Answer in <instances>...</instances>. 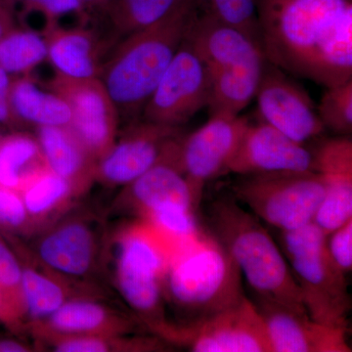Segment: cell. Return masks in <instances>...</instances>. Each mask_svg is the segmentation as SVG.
Returning a JSON list of instances; mask_svg holds the SVG:
<instances>
[{"label":"cell","instance_id":"ab89813d","mask_svg":"<svg viewBox=\"0 0 352 352\" xmlns=\"http://www.w3.org/2000/svg\"><path fill=\"white\" fill-rule=\"evenodd\" d=\"M85 8L90 6H100L103 3L104 0H80Z\"/></svg>","mask_w":352,"mask_h":352},{"label":"cell","instance_id":"f1b7e54d","mask_svg":"<svg viewBox=\"0 0 352 352\" xmlns=\"http://www.w3.org/2000/svg\"><path fill=\"white\" fill-rule=\"evenodd\" d=\"M22 295L25 311L34 320L41 321L68 302L69 289L61 279L27 267L23 270Z\"/></svg>","mask_w":352,"mask_h":352},{"label":"cell","instance_id":"7402d4cb","mask_svg":"<svg viewBox=\"0 0 352 352\" xmlns=\"http://www.w3.org/2000/svg\"><path fill=\"white\" fill-rule=\"evenodd\" d=\"M132 328V321L99 303L75 300L65 302L38 329L46 336L122 337Z\"/></svg>","mask_w":352,"mask_h":352},{"label":"cell","instance_id":"83f0119b","mask_svg":"<svg viewBox=\"0 0 352 352\" xmlns=\"http://www.w3.org/2000/svg\"><path fill=\"white\" fill-rule=\"evenodd\" d=\"M46 59L45 38L34 30L12 28L0 38V68L9 75L29 76Z\"/></svg>","mask_w":352,"mask_h":352},{"label":"cell","instance_id":"60d3db41","mask_svg":"<svg viewBox=\"0 0 352 352\" xmlns=\"http://www.w3.org/2000/svg\"><path fill=\"white\" fill-rule=\"evenodd\" d=\"M2 305V294L0 293V308H1Z\"/></svg>","mask_w":352,"mask_h":352},{"label":"cell","instance_id":"5b68a950","mask_svg":"<svg viewBox=\"0 0 352 352\" xmlns=\"http://www.w3.org/2000/svg\"><path fill=\"white\" fill-rule=\"evenodd\" d=\"M327 235L314 222L281 232V250L314 320L349 328L351 302L346 275L329 256Z\"/></svg>","mask_w":352,"mask_h":352},{"label":"cell","instance_id":"d590c367","mask_svg":"<svg viewBox=\"0 0 352 352\" xmlns=\"http://www.w3.org/2000/svg\"><path fill=\"white\" fill-rule=\"evenodd\" d=\"M27 210L18 192L0 186V226L18 228L28 222Z\"/></svg>","mask_w":352,"mask_h":352},{"label":"cell","instance_id":"8fae6325","mask_svg":"<svg viewBox=\"0 0 352 352\" xmlns=\"http://www.w3.org/2000/svg\"><path fill=\"white\" fill-rule=\"evenodd\" d=\"M249 120L240 116H212L203 126L178 141L173 164L201 201L206 184L226 173Z\"/></svg>","mask_w":352,"mask_h":352},{"label":"cell","instance_id":"cb8c5ba5","mask_svg":"<svg viewBox=\"0 0 352 352\" xmlns=\"http://www.w3.org/2000/svg\"><path fill=\"white\" fill-rule=\"evenodd\" d=\"M48 168L36 138L25 133L0 138V186L18 192Z\"/></svg>","mask_w":352,"mask_h":352},{"label":"cell","instance_id":"484cf974","mask_svg":"<svg viewBox=\"0 0 352 352\" xmlns=\"http://www.w3.org/2000/svg\"><path fill=\"white\" fill-rule=\"evenodd\" d=\"M263 69H228L210 73V115L239 116L256 97Z\"/></svg>","mask_w":352,"mask_h":352},{"label":"cell","instance_id":"8d00e7d4","mask_svg":"<svg viewBox=\"0 0 352 352\" xmlns=\"http://www.w3.org/2000/svg\"><path fill=\"white\" fill-rule=\"evenodd\" d=\"M10 75L2 68H0V122H13L14 118L9 104V92L11 87Z\"/></svg>","mask_w":352,"mask_h":352},{"label":"cell","instance_id":"f35d334b","mask_svg":"<svg viewBox=\"0 0 352 352\" xmlns=\"http://www.w3.org/2000/svg\"><path fill=\"white\" fill-rule=\"evenodd\" d=\"M29 351L27 346L15 340H2L0 342V352H25Z\"/></svg>","mask_w":352,"mask_h":352},{"label":"cell","instance_id":"d6986e66","mask_svg":"<svg viewBox=\"0 0 352 352\" xmlns=\"http://www.w3.org/2000/svg\"><path fill=\"white\" fill-rule=\"evenodd\" d=\"M96 235L87 222L67 219L43 234L38 244V256L50 270L66 277H82L96 261Z\"/></svg>","mask_w":352,"mask_h":352},{"label":"cell","instance_id":"52a82bcc","mask_svg":"<svg viewBox=\"0 0 352 352\" xmlns=\"http://www.w3.org/2000/svg\"><path fill=\"white\" fill-rule=\"evenodd\" d=\"M155 333L194 352H273L263 317L247 296L200 320L168 321Z\"/></svg>","mask_w":352,"mask_h":352},{"label":"cell","instance_id":"74e56055","mask_svg":"<svg viewBox=\"0 0 352 352\" xmlns=\"http://www.w3.org/2000/svg\"><path fill=\"white\" fill-rule=\"evenodd\" d=\"M12 28V18H11L10 9L6 4V6L0 7V38Z\"/></svg>","mask_w":352,"mask_h":352},{"label":"cell","instance_id":"ac0fdd59","mask_svg":"<svg viewBox=\"0 0 352 352\" xmlns=\"http://www.w3.org/2000/svg\"><path fill=\"white\" fill-rule=\"evenodd\" d=\"M124 198L127 207L144 219L166 208L196 212L201 204L185 176L170 161L156 164L127 184Z\"/></svg>","mask_w":352,"mask_h":352},{"label":"cell","instance_id":"8992f818","mask_svg":"<svg viewBox=\"0 0 352 352\" xmlns=\"http://www.w3.org/2000/svg\"><path fill=\"white\" fill-rule=\"evenodd\" d=\"M231 195L261 221L280 232L314 222L325 197V184L315 170L241 175Z\"/></svg>","mask_w":352,"mask_h":352},{"label":"cell","instance_id":"9c48e42d","mask_svg":"<svg viewBox=\"0 0 352 352\" xmlns=\"http://www.w3.org/2000/svg\"><path fill=\"white\" fill-rule=\"evenodd\" d=\"M212 76L185 38L143 108V120L180 127L208 107Z\"/></svg>","mask_w":352,"mask_h":352},{"label":"cell","instance_id":"7a4b0ae2","mask_svg":"<svg viewBox=\"0 0 352 352\" xmlns=\"http://www.w3.org/2000/svg\"><path fill=\"white\" fill-rule=\"evenodd\" d=\"M198 12L199 0H189L168 17L113 46L98 78L112 98L120 120L142 112Z\"/></svg>","mask_w":352,"mask_h":352},{"label":"cell","instance_id":"e575fe53","mask_svg":"<svg viewBox=\"0 0 352 352\" xmlns=\"http://www.w3.org/2000/svg\"><path fill=\"white\" fill-rule=\"evenodd\" d=\"M8 4L19 1L25 11H38L46 18L45 29L57 25V21L69 14H82L85 6L80 0H6ZM44 29V30H45Z\"/></svg>","mask_w":352,"mask_h":352},{"label":"cell","instance_id":"4316f807","mask_svg":"<svg viewBox=\"0 0 352 352\" xmlns=\"http://www.w3.org/2000/svg\"><path fill=\"white\" fill-rule=\"evenodd\" d=\"M19 194L28 217L41 220L64 207L76 191L71 183L46 168L25 183Z\"/></svg>","mask_w":352,"mask_h":352},{"label":"cell","instance_id":"7c38bea8","mask_svg":"<svg viewBox=\"0 0 352 352\" xmlns=\"http://www.w3.org/2000/svg\"><path fill=\"white\" fill-rule=\"evenodd\" d=\"M180 138V127L144 120L133 122L97 162L95 178L113 186H126L156 164L171 161Z\"/></svg>","mask_w":352,"mask_h":352},{"label":"cell","instance_id":"44dd1931","mask_svg":"<svg viewBox=\"0 0 352 352\" xmlns=\"http://www.w3.org/2000/svg\"><path fill=\"white\" fill-rule=\"evenodd\" d=\"M36 129V139L48 168L71 183L76 193L87 188L96 175V159L68 126Z\"/></svg>","mask_w":352,"mask_h":352},{"label":"cell","instance_id":"277c9868","mask_svg":"<svg viewBox=\"0 0 352 352\" xmlns=\"http://www.w3.org/2000/svg\"><path fill=\"white\" fill-rule=\"evenodd\" d=\"M242 274L214 239L176 256L166 265L164 291L189 323L231 307L245 298Z\"/></svg>","mask_w":352,"mask_h":352},{"label":"cell","instance_id":"f546056e","mask_svg":"<svg viewBox=\"0 0 352 352\" xmlns=\"http://www.w3.org/2000/svg\"><path fill=\"white\" fill-rule=\"evenodd\" d=\"M55 351L105 352L162 351L164 346L152 338L105 337V336H46Z\"/></svg>","mask_w":352,"mask_h":352},{"label":"cell","instance_id":"603a6c76","mask_svg":"<svg viewBox=\"0 0 352 352\" xmlns=\"http://www.w3.org/2000/svg\"><path fill=\"white\" fill-rule=\"evenodd\" d=\"M9 104L14 120L39 126H66L71 122L68 104L47 88H41L31 76L11 82Z\"/></svg>","mask_w":352,"mask_h":352},{"label":"cell","instance_id":"3957f363","mask_svg":"<svg viewBox=\"0 0 352 352\" xmlns=\"http://www.w3.org/2000/svg\"><path fill=\"white\" fill-rule=\"evenodd\" d=\"M207 217L212 239L232 258L256 300L307 312L281 248L258 217L232 195L210 201Z\"/></svg>","mask_w":352,"mask_h":352},{"label":"cell","instance_id":"4fadbf2b","mask_svg":"<svg viewBox=\"0 0 352 352\" xmlns=\"http://www.w3.org/2000/svg\"><path fill=\"white\" fill-rule=\"evenodd\" d=\"M256 97L263 122L300 144L325 129L307 91L268 61Z\"/></svg>","mask_w":352,"mask_h":352},{"label":"cell","instance_id":"1f68e13d","mask_svg":"<svg viewBox=\"0 0 352 352\" xmlns=\"http://www.w3.org/2000/svg\"><path fill=\"white\" fill-rule=\"evenodd\" d=\"M317 113L324 129H329L340 136L351 135L352 80L326 88Z\"/></svg>","mask_w":352,"mask_h":352},{"label":"cell","instance_id":"ffe728a7","mask_svg":"<svg viewBox=\"0 0 352 352\" xmlns=\"http://www.w3.org/2000/svg\"><path fill=\"white\" fill-rule=\"evenodd\" d=\"M47 59L58 74L75 78H98L107 41L85 28L52 25L43 32Z\"/></svg>","mask_w":352,"mask_h":352},{"label":"cell","instance_id":"836d02e7","mask_svg":"<svg viewBox=\"0 0 352 352\" xmlns=\"http://www.w3.org/2000/svg\"><path fill=\"white\" fill-rule=\"evenodd\" d=\"M327 250L333 263L347 275L352 270V219L327 235Z\"/></svg>","mask_w":352,"mask_h":352},{"label":"cell","instance_id":"d4e9b609","mask_svg":"<svg viewBox=\"0 0 352 352\" xmlns=\"http://www.w3.org/2000/svg\"><path fill=\"white\" fill-rule=\"evenodd\" d=\"M189 0H104L100 6L116 41L156 24Z\"/></svg>","mask_w":352,"mask_h":352},{"label":"cell","instance_id":"e0dca14e","mask_svg":"<svg viewBox=\"0 0 352 352\" xmlns=\"http://www.w3.org/2000/svg\"><path fill=\"white\" fill-rule=\"evenodd\" d=\"M314 156V170L325 184V197L315 215L326 235L352 219V140L340 136L324 141Z\"/></svg>","mask_w":352,"mask_h":352},{"label":"cell","instance_id":"9a60e30c","mask_svg":"<svg viewBox=\"0 0 352 352\" xmlns=\"http://www.w3.org/2000/svg\"><path fill=\"white\" fill-rule=\"evenodd\" d=\"M254 305L263 317L273 352H351L349 328L326 325L307 312L263 300Z\"/></svg>","mask_w":352,"mask_h":352},{"label":"cell","instance_id":"5bb4252c","mask_svg":"<svg viewBox=\"0 0 352 352\" xmlns=\"http://www.w3.org/2000/svg\"><path fill=\"white\" fill-rule=\"evenodd\" d=\"M305 170H314L312 153L263 122L249 124L226 173L250 175Z\"/></svg>","mask_w":352,"mask_h":352},{"label":"cell","instance_id":"b9f144b4","mask_svg":"<svg viewBox=\"0 0 352 352\" xmlns=\"http://www.w3.org/2000/svg\"><path fill=\"white\" fill-rule=\"evenodd\" d=\"M1 6H2V1H1V0H0V7H1Z\"/></svg>","mask_w":352,"mask_h":352},{"label":"cell","instance_id":"4dcf8cb0","mask_svg":"<svg viewBox=\"0 0 352 352\" xmlns=\"http://www.w3.org/2000/svg\"><path fill=\"white\" fill-rule=\"evenodd\" d=\"M199 6L220 22L240 30L261 47L254 0H199Z\"/></svg>","mask_w":352,"mask_h":352},{"label":"cell","instance_id":"30bf717a","mask_svg":"<svg viewBox=\"0 0 352 352\" xmlns=\"http://www.w3.org/2000/svg\"><path fill=\"white\" fill-rule=\"evenodd\" d=\"M44 87L68 104L72 118L69 129L98 162L112 148L119 131L120 116L98 78H51Z\"/></svg>","mask_w":352,"mask_h":352},{"label":"cell","instance_id":"6da1fadb","mask_svg":"<svg viewBox=\"0 0 352 352\" xmlns=\"http://www.w3.org/2000/svg\"><path fill=\"white\" fill-rule=\"evenodd\" d=\"M266 60L325 88L352 80V0H254Z\"/></svg>","mask_w":352,"mask_h":352},{"label":"cell","instance_id":"ba28073f","mask_svg":"<svg viewBox=\"0 0 352 352\" xmlns=\"http://www.w3.org/2000/svg\"><path fill=\"white\" fill-rule=\"evenodd\" d=\"M166 263L161 250L139 228L120 236L117 283L129 307L153 332L163 326L164 278Z\"/></svg>","mask_w":352,"mask_h":352},{"label":"cell","instance_id":"2e32d148","mask_svg":"<svg viewBox=\"0 0 352 352\" xmlns=\"http://www.w3.org/2000/svg\"><path fill=\"white\" fill-rule=\"evenodd\" d=\"M186 38L210 73L228 69H263L267 61L261 46L247 34L204 12L200 6Z\"/></svg>","mask_w":352,"mask_h":352},{"label":"cell","instance_id":"d6a6232c","mask_svg":"<svg viewBox=\"0 0 352 352\" xmlns=\"http://www.w3.org/2000/svg\"><path fill=\"white\" fill-rule=\"evenodd\" d=\"M23 268L10 250L0 242V293L6 294L15 314L25 311L22 295Z\"/></svg>","mask_w":352,"mask_h":352}]
</instances>
